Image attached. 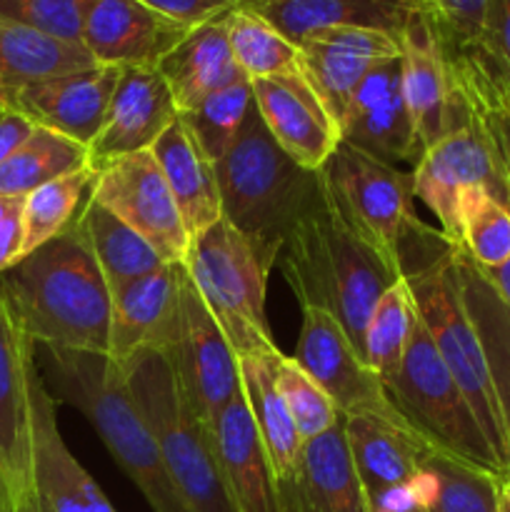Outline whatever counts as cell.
Wrapping results in <instances>:
<instances>
[{
  "label": "cell",
  "mask_w": 510,
  "mask_h": 512,
  "mask_svg": "<svg viewBox=\"0 0 510 512\" xmlns=\"http://www.w3.org/2000/svg\"><path fill=\"white\" fill-rule=\"evenodd\" d=\"M0 290L33 343L108 355L113 295L78 220L0 273Z\"/></svg>",
  "instance_id": "cell-1"
},
{
  "label": "cell",
  "mask_w": 510,
  "mask_h": 512,
  "mask_svg": "<svg viewBox=\"0 0 510 512\" xmlns=\"http://www.w3.org/2000/svg\"><path fill=\"white\" fill-rule=\"evenodd\" d=\"M278 265L300 308L328 310L365 360L370 313L395 278L340 218L323 175L315 198L285 233Z\"/></svg>",
  "instance_id": "cell-2"
},
{
  "label": "cell",
  "mask_w": 510,
  "mask_h": 512,
  "mask_svg": "<svg viewBox=\"0 0 510 512\" xmlns=\"http://www.w3.org/2000/svg\"><path fill=\"white\" fill-rule=\"evenodd\" d=\"M53 398L80 410L143 493L153 512H190L175 490L145 415L140 413L123 365L110 355L45 348Z\"/></svg>",
  "instance_id": "cell-3"
},
{
  "label": "cell",
  "mask_w": 510,
  "mask_h": 512,
  "mask_svg": "<svg viewBox=\"0 0 510 512\" xmlns=\"http://www.w3.org/2000/svg\"><path fill=\"white\" fill-rule=\"evenodd\" d=\"M320 175L340 218L395 280L413 273V253L428 265L450 250L445 235L415 215L413 173L340 140Z\"/></svg>",
  "instance_id": "cell-4"
},
{
  "label": "cell",
  "mask_w": 510,
  "mask_h": 512,
  "mask_svg": "<svg viewBox=\"0 0 510 512\" xmlns=\"http://www.w3.org/2000/svg\"><path fill=\"white\" fill-rule=\"evenodd\" d=\"M130 393L145 415L165 470L190 512H235L215 453L213 430L180 390L168 355L143 350L128 365Z\"/></svg>",
  "instance_id": "cell-5"
},
{
  "label": "cell",
  "mask_w": 510,
  "mask_h": 512,
  "mask_svg": "<svg viewBox=\"0 0 510 512\" xmlns=\"http://www.w3.org/2000/svg\"><path fill=\"white\" fill-rule=\"evenodd\" d=\"M223 220L255 240L283 245L285 233L318 193L320 175L305 170L275 143L250 108L233 148L215 165Z\"/></svg>",
  "instance_id": "cell-6"
},
{
  "label": "cell",
  "mask_w": 510,
  "mask_h": 512,
  "mask_svg": "<svg viewBox=\"0 0 510 512\" xmlns=\"http://www.w3.org/2000/svg\"><path fill=\"white\" fill-rule=\"evenodd\" d=\"M278 253L223 218L190 240L185 270L238 358L278 350L265 318V290Z\"/></svg>",
  "instance_id": "cell-7"
},
{
  "label": "cell",
  "mask_w": 510,
  "mask_h": 512,
  "mask_svg": "<svg viewBox=\"0 0 510 512\" xmlns=\"http://www.w3.org/2000/svg\"><path fill=\"white\" fill-rule=\"evenodd\" d=\"M408 283L420 320L443 358L445 368L453 375L455 385L463 393L465 403L473 410L475 423L485 443L493 450L500 473L510 475L508 435H505L498 388H495L483 340L465 308L458 268H455V250H445L433 263L415 270L413 275H408Z\"/></svg>",
  "instance_id": "cell-8"
},
{
  "label": "cell",
  "mask_w": 510,
  "mask_h": 512,
  "mask_svg": "<svg viewBox=\"0 0 510 512\" xmlns=\"http://www.w3.org/2000/svg\"><path fill=\"white\" fill-rule=\"evenodd\" d=\"M385 388L395 408L420 438L443 453L505 478L420 315L410 333L403 363Z\"/></svg>",
  "instance_id": "cell-9"
},
{
  "label": "cell",
  "mask_w": 510,
  "mask_h": 512,
  "mask_svg": "<svg viewBox=\"0 0 510 512\" xmlns=\"http://www.w3.org/2000/svg\"><path fill=\"white\" fill-rule=\"evenodd\" d=\"M468 185H488L498 193L508 190L483 123L450 78L448 125L415 163L413 190L438 218L440 233L453 250L458 245V198Z\"/></svg>",
  "instance_id": "cell-10"
},
{
  "label": "cell",
  "mask_w": 510,
  "mask_h": 512,
  "mask_svg": "<svg viewBox=\"0 0 510 512\" xmlns=\"http://www.w3.org/2000/svg\"><path fill=\"white\" fill-rule=\"evenodd\" d=\"M165 355L188 403L213 430L220 413L240 393V365L188 270L180 290L178 325Z\"/></svg>",
  "instance_id": "cell-11"
},
{
  "label": "cell",
  "mask_w": 510,
  "mask_h": 512,
  "mask_svg": "<svg viewBox=\"0 0 510 512\" xmlns=\"http://www.w3.org/2000/svg\"><path fill=\"white\" fill-rule=\"evenodd\" d=\"M95 170L90 198L143 235L165 263H185L190 235L153 150L108 160Z\"/></svg>",
  "instance_id": "cell-12"
},
{
  "label": "cell",
  "mask_w": 510,
  "mask_h": 512,
  "mask_svg": "<svg viewBox=\"0 0 510 512\" xmlns=\"http://www.w3.org/2000/svg\"><path fill=\"white\" fill-rule=\"evenodd\" d=\"M293 358L323 385L343 418L370 415L413 430L393 405L383 380L365 365L328 310L303 308V325Z\"/></svg>",
  "instance_id": "cell-13"
},
{
  "label": "cell",
  "mask_w": 510,
  "mask_h": 512,
  "mask_svg": "<svg viewBox=\"0 0 510 512\" xmlns=\"http://www.w3.org/2000/svg\"><path fill=\"white\" fill-rule=\"evenodd\" d=\"M33 373L35 343L23 333L0 290V473L13 508L35 493Z\"/></svg>",
  "instance_id": "cell-14"
},
{
  "label": "cell",
  "mask_w": 510,
  "mask_h": 512,
  "mask_svg": "<svg viewBox=\"0 0 510 512\" xmlns=\"http://www.w3.org/2000/svg\"><path fill=\"white\" fill-rule=\"evenodd\" d=\"M340 140L383 163H418L423 150L405 105L400 58L365 75L340 120Z\"/></svg>",
  "instance_id": "cell-15"
},
{
  "label": "cell",
  "mask_w": 510,
  "mask_h": 512,
  "mask_svg": "<svg viewBox=\"0 0 510 512\" xmlns=\"http://www.w3.org/2000/svg\"><path fill=\"white\" fill-rule=\"evenodd\" d=\"M305 75L340 130L350 98L365 75L400 58V38L373 28H325L300 40Z\"/></svg>",
  "instance_id": "cell-16"
},
{
  "label": "cell",
  "mask_w": 510,
  "mask_h": 512,
  "mask_svg": "<svg viewBox=\"0 0 510 512\" xmlns=\"http://www.w3.org/2000/svg\"><path fill=\"white\" fill-rule=\"evenodd\" d=\"M255 110L275 143L305 170L325 168L340 143V130L308 75L250 80Z\"/></svg>",
  "instance_id": "cell-17"
},
{
  "label": "cell",
  "mask_w": 510,
  "mask_h": 512,
  "mask_svg": "<svg viewBox=\"0 0 510 512\" xmlns=\"http://www.w3.org/2000/svg\"><path fill=\"white\" fill-rule=\"evenodd\" d=\"M180 118L173 93L158 68H120L118 88L105 113V123L88 145L93 165L150 150L160 135Z\"/></svg>",
  "instance_id": "cell-18"
},
{
  "label": "cell",
  "mask_w": 510,
  "mask_h": 512,
  "mask_svg": "<svg viewBox=\"0 0 510 512\" xmlns=\"http://www.w3.org/2000/svg\"><path fill=\"white\" fill-rule=\"evenodd\" d=\"M190 30L140 0H95L85 20L83 48L98 65L158 68Z\"/></svg>",
  "instance_id": "cell-19"
},
{
  "label": "cell",
  "mask_w": 510,
  "mask_h": 512,
  "mask_svg": "<svg viewBox=\"0 0 510 512\" xmlns=\"http://www.w3.org/2000/svg\"><path fill=\"white\" fill-rule=\"evenodd\" d=\"M118 80L120 68L93 65L80 73L60 75L15 90L8 98V108L23 113L35 125L90 145L103 128Z\"/></svg>",
  "instance_id": "cell-20"
},
{
  "label": "cell",
  "mask_w": 510,
  "mask_h": 512,
  "mask_svg": "<svg viewBox=\"0 0 510 512\" xmlns=\"http://www.w3.org/2000/svg\"><path fill=\"white\" fill-rule=\"evenodd\" d=\"M183 280V263H165L155 273L110 293L113 310L108 355L115 363L128 365L143 350H168L178 325Z\"/></svg>",
  "instance_id": "cell-21"
},
{
  "label": "cell",
  "mask_w": 510,
  "mask_h": 512,
  "mask_svg": "<svg viewBox=\"0 0 510 512\" xmlns=\"http://www.w3.org/2000/svg\"><path fill=\"white\" fill-rule=\"evenodd\" d=\"M33 458L35 488L50 512H115L100 485L90 478L88 470L75 460L60 435L55 418V398L40 378L33 373Z\"/></svg>",
  "instance_id": "cell-22"
},
{
  "label": "cell",
  "mask_w": 510,
  "mask_h": 512,
  "mask_svg": "<svg viewBox=\"0 0 510 512\" xmlns=\"http://www.w3.org/2000/svg\"><path fill=\"white\" fill-rule=\"evenodd\" d=\"M403 95L420 150H428L445 133L450 113V78L445 45L433 18L423 10L410 15L400 30Z\"/></svg>",
  "instance_id": "cell-23"
},
{
  "label": "cell",
  "mask_w": 510,
  "mask_h": 512,
  "mask_svg": "<svg viewBox=\"0 0 510 512\" xmlns=\"http://www.w3.org/2000/svg\"><path fill=\"white\" fill-rule=\"evenodd\" d=\"M343 428L370 508L393 490L413 485L423 473L425 455L435 448L413 430L370 415L343 418Z\"/></svg>",
  "instance_id": "cell-24"
},
{
  "label": "cell",
  "mask_w": 510,
  "mask_h": 512,
  "mask_svg": "<svg viewBox=\"0 0 510 512\" xmlns=\"http://www.w3.org/2000/svg\"><path fill=\"white\" fill-rule=\"evenodd\" d=\"M213 440L235 512H283L278 483L250 418L243 388L215 420Z\"/></svg>",
  "instance_id": "cell-25"
},
{
  "label": "cell",
  "mask_w": 510,
  "mask_h": 512,
  "mask_svg": "<svg viewBox=\"0 0 510 512\" xmlns=\"http://www.w3.org/2000/svg\"><path fill=\"white\" fill-rule=\"evenodd\" d=\"M278 495L283 512H370L343 423L303 445L298 478Z\"/></svg>",
  "instance_id": "cell-26"
},
{
  "label": "cell",
  "mask_w": 510,
  "mask_h": 512,
  "mask_svg": "<svg viewBox=\"0 0 510 512\" xmlns=\"http://www.w3.org/2000/svg\"><path fill=\"white\" fill-rule=\"evenodd\" d=\"M268 20L295 45L325 28H373L400 38V30L418 13V0H235Z\"/></svg>",
  "instance_id": "cell-27"
},
{
  "label": "cell",
  "mask_w": 510,
  "mask_h": 512,
  "mask_svg": "<svg viewBox=\"0 0 510 512\" xmlns=\"http://www.w3.org/2000/svg\"><path fill=\"white\" fill-rule=\"evenodd\" d=\"M225 18L228 15L193 28L160 60L158 70L180 113H188L213 93L245 78L230 50Z\"/></svg>",
  "instance_id": "cell-28"
},
{
  "label": "cell",
  "mask_w": 510,
  "mask_h": 512,
  "mask_svg": "<svg viewBox=\"0 0 510 512\" xmlns=\"http://www.w3.org/2000/svg\"><path fill=\"white\" fill-rule=\"evenodd\" d=\"M163 178L175 200L190 240L223 218L215 165L200 150L183 120H175L153 145Z\"/></svg>",
  "instance_id": "cell-29"
},
{
  "label": "cell",
  "mask_w": 510,
  "mask_h": 512,
  "mask_svg": "<svg viewBox=\"0 0 510 512\" xmlns=\"http://www.w3.org/2000/svg\"><path fill=\"white\" fill-rule=\"evenodd\" d=\"M278 355L280 350L245 355V358H238V365L240 388H243L250 418H253L260 443H263L270 468H273L275 483L278 488H288L298 478L303 440H300L293 418L283 403V395L275 385V358Z\"/></svg>",
  "instance_id": "cell-30"
},
{
  "label": "cell",
  "mask_w": 510,
  "mask_h": 512,
  "mask_svg": "<svg viewBox=\"0 0 510 512\" xmlns=\"http://www.w3.org/2000/svg\"><path fill=\"white\" fill-rule=\"evenodd\" d=\"M93 65L98 63L83 45L65 43L28 25L0 18V90L8 98L25 85L80 73Z\"/></svg>",
  "instance_id": "cell-31"
},
{
  "label": "cell",
  "mask_w": 510,
  "mask_h": 512,
  "mask_svg": "<svg viewBox=\"0 0 510 512\" xmlns=\"http://www.w3.org/2000/svg\"><path fill=\"white\" fill-rule=\"evenodd\" d=\"M78 225L88 240L90 250H93L95 260H98L100 270H103L110 293L155 273L165 265L158 250L143 235L135 233L130 225L115 218L110 210L95 203L93 198H88V203L80 210Z\"/></svg>",
  "instance_id": "cell-32"
},
{
  "label": "cell",
  "mask_w": 510,
  "mask_h": 512,
  "mask_svg": "<svg viewBox=\"0 0 510 512\" xmlns=\"http://www.w3.org/2000/svg\"><path fill=\"white\" fill-rule=\"evenodd\" d=\"M455 268H458L465 308H468L475 330L483 340L485 353H488L510 450V313L498 293L490 288L488 280L483 278V273L460 250H455Z\"/></svg>",
  "instance_id": "cell-33"
},
{
  "label": "cell",
  "mask_w": 510,
  "mask_h": 512,
  "mask_svg": "<svg viewBox=\"0 0 510 512\" xmlns=\"http://www.w3.org/2000/svg\"><path fill=\"white\" fill-rule=\"evenodd\" d=\"M93 165L88 145L35 125L33 135L0 165V195L25 200L40 185Z\"/></svg>",
  "instance_id": "cell-34"
},
{
  "label": "cell",
  "mask_w": 510,
  "mask_h": 512,
  "mask_svg": "<svg viewBox=\"0 0 510 512\" xmlns=\"http://www.w3.org/2000/svg\"><path fill=\"white\" fill-rule=\"evenodd\" d=\"M480 270H495L510 260V195L488 185H468L458 198V245Z\"/></svg>",
  "instance_id": "cell-35"
},
{
  "label": "cell",
  "mask_w": 510,
  "mask_h": 512,
  "mask_svg": "<svg viewBox=\"0 0 510 512\" xmlns=\"http://www.w3.org/2000/svg\"><path fill=\"white\" fill-rule=\"evenodd\" d=\"M225 28L235 63L248 80L290 78L305 73L300 45L285 38L253 10L235 5L225 18Z\"/></svg>",
  "instance_id": "cell-36"
},
{
  "label": "cell",
  "mask_w": 510,
  "mask_h": 512,
  "mask_svg": "<svg viewBox=\"0 0 510 512\" xmlns=\"http://www.w3.org/2000/svg\"><path fill=\"white\" fill-rule=\"evenodd\" d=\"M95 165L40 185L23 200V258L78 220L95 183Z\"/></svg>",
  "instance_id": "cell-37"
},
{
  "label": "cell",
  "mask_w": 510,
  "mask_h": 512,
  "mask_svg": "<svg viewBox=\"0 0 510 512\" xmlns=\"http://www.w3.org/2000/svg\"><path fill=\"white\" fill-rule=\"evenodd\" d=\"M415 320H418V305H415L413 290H410L408 278H398L380 295L365 328V363L383 383H388L398 373Z\"/></svg>",
  "instance_id": "cell-38"
},
{
  "label": "cell",
  "mask_w": 510,
  "mask_h": 512,
  "mask_svg": "<svg viewBox=\"0 0 510 512\" xmlns=\"http://www.w3.org/2000/svg\"><path fill=\"white\" fill-rule=\"evenodd\" d=\"M425 470L433 478L428 512H500V475L458 460L438 448L425 455Z\"/></svg>",
  "instance_id": "cell-39"
},
{
  "label": "cell",
  "mask_w": 510,
  "mask_h": 512,
  "mask_svg": "<svg viewBox=\"0 0 510 512\" xmlns=\"http://www.w3.org/2000/svg\"><path fill=\"white\" fill-rule=\"evenodd\" d=\"M250 108H253V85L243 78L205 98L188 113H180V120L188 125L190 135L208 155L210 163L218 165L238 140Z\"/></svg>",
  "instance_id": "cell-40"
},
{
  "label": "cell",
  "mask_w": 510,
  "mask_h": 512,
  "mask_svg": "<svg viewBox=\"0 0 510 512\" xmlns=\"http://www.w3.org/2000/svg\"><path fill=\"white\" fill-rule=\"evenodd\" d=\"M275 385L283 395V403L303 445L343 423V415L333 398L295 358L283 353L275 358Z\"/></svg>",
  "instance_id": "cell-41"
},
{
  "label": "cell",
  "mask_w": 510,
  "mask_h": 512,
  "mask_svg": "<svg viewBox=\"0 0 510 512\" xmlns=\"http://www.w3.org/2000/svg\"><path fill=\"white\" fill-rule=\"evenodd\" d=\"M95 0H0V18L83 45V28Z\"/></svg>",
  "instance_id": "cell-42"
},
{
  "label": "cell",
  "mask_w": 510,
  "mask_h": 512,
  "mask_svg": "<svg viewBox=\"0 0 510 512\" xmlns=\"http://www.w3.org/2000/svg\"><path fill=\"white\" fill-rule=\"evenodd\" d=\"M490 0H425L445 50L480 48Z\"/></svg>",
  "instance_id": "cell-43"
},
{
  "label": "cell",
  "mask_w": 510,
  "mask_h": 512,
  "mask_svg": "<svg viewBox=\"0 0 510 512\" xmlns=\"http://www.w3.org/2000/svg\"><path fill=\"white\" fill-rule=\"evenodd\" d=\"M480 53L510 80V0H490Z\"/></svg>",
  "instance_id": "cell-44"
},
{
  "label": "cell",
  "mask_w": 510,
  "mask_h": 512,
  "mask_svg": "<svg viewBox=\"0 0 510 512\" xmlns=\"http://www.w3.org/2000/svg\"><path fill=\"white\" fill-rule=\"evenodd\" d=\"M148 8L158 10L165 18L185 25V28H198L215 18H223L235 8V0H140Z\"/></svg>",
  "instance_id": "cell-45"
},
{
  "label": "cell",
  "mask_w": 510,
  "mask_h": 512,
  "mask_svg": "<svg viewBox=\"0 0 510 512\" xmlns=\"http://www.w3.org/2000/svg\"><path fill=\"white\" fill-rule=\"evenodd\" d=\"M23 260V203L0 220V273Z\"/></svg>",
  "instance_id": "cell-46"
},
{
  "label": "cell",
  "mask_w": 510,
  "mask_h": 512,
  "mask_svg": "<svg viewBox=\"0 0 510 512\" xmlns=\"http://www.w3.org/2000/svg\"><path fill=\"white\" fill-rule=\"evenodd\" d=\"M35 123L30 118H25L18 110H3L0 115V165L25 143V140L33 135Z\"/></svg>",
  "instance_id": "cell-47"
},
{
  "label": "cell",
  "mask_w": 510,
  "mask_h": 512,
  "mask_svg": "<svg viewBox=\"0 0 510 512\" xmlns=\"http://www.w3.org/2000/svg\"><path fill=\"white\" fill-rule=\"evenodd\" d=\"M475 268H478V265H475ZM480 273H483V278L488 280L490 288H493L495 293H498V298L503 300V305H505V308H508V313H510V260L505 265H500V268L480 270Z\"/></svg>",
  "instance_id": "cell-48"
},
{
  "label": "cell",
  "mask_w": 510,
  "mask_h": 512,
  "mask_svg": "<svg viewBox=\"0 0 510 512\" xmlns=\"http://www.w3.org/2000/svg\"><path fill=\"white\" fill-rule=\"evenodd\" d=\"M15 512H50L48 508H45L43 498H40L38 488H35V493H30L28 498L23 500V503L15 505Z\"/></svg>",
  "instance_id": "cell-49"
},
{
  "label": "cell",
  "mask_w": 510,
  "mask_h": 512,
  "mask_svg": "<svg viewBox=\"0 0 510 512\" xmlns=\"http://www.w3.org/2000/svg\"><path fill=\"white\" fill-rule=\"evenodd\" d=\"M498 503H500V512H510V475L500 478V483H498Z\"/></svg>",
  "instance_id": "cell-50"
},
{
  "label": "cell",
  "mask_w": 510,
  "mask_h": 512,
  "mask_svg": "<svg viewBox=\"0 0 510 512\" xmlns=\"http://www.w3.org/2000/svg\"><path fill=\"white\" fill-rule=\"evenodd\" d=\"M0 512H15L13 498H10V490H8V483H5L3 473H0Z\"/></svg>",
  "instance_id": "cell-51"
},
{
  "label": "cell",
  "mask_w": 510,
  "mask_h": 512,
  "mask_svg": "<svg viewBox=\"0 0 510 512\" xmlns=\"http://www.w3.org/2000/svg\"><path fill=\"white\" fill-rule=\"evenodd\" d=\"M23 203V200H15V198H5V195H0V220L5 218V215L10 213L13 208H18V205Z\"/></svg>",
  "instance_id": "cell-52"
},
{
  "label": "cell",
  "mask_w": 510,
  "mask_h": 512,
  "mask_svg": "<svg viewBox=\"0 0 510 512\" xmlns=\"http://www.w3.org/2000/svg\"><path fill=\"white\" fill-rule=\"evenodd\" d=\"M0 105H3V108H8V95H5L3 90H0Z\"/></svg>",
  "instance_id": "cell-53"
},
{
  "label": "cell",
  "mask_w": 510,
  "mask_h": 512,
  "mask_svg": "<svg viewBox=\"0 0 510 512\" xmlns=\"http://www.w3.org/2000/svg\"><path fill=\"white\" fill-rule=\"evenodd\" d=\"M418 3H420V8H423V13H425V0H418Z\"/></svg>",
  "instance_id": "cell-54"
},
{
  "label": "cell",
  "mask_w": 510,
  "mask_h": 512,
  "mask_svg": "<svg viewBox=\"0 0 510 512\" xmlns=\"http://www.w3.org/2000/svg\"><path fill=\"white\" fill-rule=\"evenodd\" d=\"M3 110H8V108H3V105H0V115H3Z\"/></svg>",
  "instance_id": "cell-55"
},
{
  "label": "cell",
  "mask_w": 510,
  "mask_h": 512,
  "mask_svg": "<svg viewBox=\"0 0 510 512\" xmlns=\"http://www.w3.org/2000/svg\"><path fill=\"white\" fill-rule=\"evenodd\" d=\"M415 512H428V510H415Z\"/></svg>",
  "instance_id": "cell-56"
}]
</instances>
